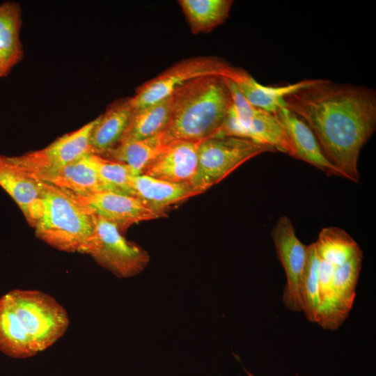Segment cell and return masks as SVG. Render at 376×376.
Instances as JSON below:
<instances>
[{"label": "cell", "instance_id": "cell-2", "mask_svg": "<svg viewBox=\"0 0 376 376\" xmlns=\"http://www.w3.org/2000/svg\"><path fill=\"white\" fill-rule=\"evenodd\" d=\"M65 309L36 290H13L0 297V351L17 359L33 357L66 331Z\"/></svg>", "mask_w": 376, "mask_h": 376}, {"label": "cell", "instance_id": "cell-25", "mask_svg": "<svg viewBox=\"0 0 376 376\" xmlns=\"http://www.w3.org/2000/svg\"><path fill=\"white\" fill-rule=\"evenodd\" d=\"M320 260L314 243L308 245V257L301 288V312L312 323H316L320 309Z\"/></svg>", "mask_w": 376, "mask_h": 376}, {"label": "cell", "instance_id": "cell-11", "mask_svg": "<svg viewBox=\"0 0 376 376\" xmlns=\"http://www.w3.org/2000/svg\"><path fill=\"white\" fill-rule=\"evenodd\" d=\"M233 136L272 146L294 157L292 144L280 120L269 112L258 109L248 117L237 116L231 109L218 132L213 136Z\"/></svg>", "mask_w": 376, "mask_h": 376}, {"label": "cell", "instance_id": "cell-17", "mask_svg": "<svg viewBox=\"0 0 376 376\" xmlns=\"http://www.w3.org/2000/svg\"><path fill=\"white\" fill-rule=\"evenodd\" d=\"M198 194L189 184L172 183L144 174L135 175L130 182V196L159 212H165L169 206Z\"/></svg>", "mask_w": 376, "mask_h": 376}, {"label": "cell", "instance_id": "cell-27", "mask_svg": "<svg viewBox=\"0 0 376 376\" xmlns=\"http://www.w3.org/2000/svg\"><path fill=\"white\" fill-rule=\"evenodd\" d=\"M246 373H247V376H255L254 375H253L249 371H246Z\"/></svg>", "mask_w": 376, "mask_h": 376}, {"label": "cell", "instance_id": "cell-10", "mask_svg": "<svg viewBox=\"0 0 376 376\" xmlns=\"http://www.w3.org/2000/svg\"><path fill=\"white\" fill-rule=\"evenodd\" d=\"M95 120L61 136L46 148L17 156V159L36 175L61 169L91 154L89 138Z\"/></svg>", "mask_w": 376, "mask_h": 376}, {"label": "cell", "instance_id": "cell-26", "mask_svg": "<svg viewBox=\"0 0 376 376\" xmlns=\"http://www.w3.org/2000/svg\"><path fill=\"white\" fill-rule=\"evenodd\" d=\"M91 159L100 179L107 191L130 195L132 179L139 174L121 162L92 154Z\"/></svg>", "mask_w": 376, "mask_h": 376}, {"label": "cell", "instance_id": "cell-12", "mask_svg": "<svg viewBox=\"0 0 376 376\" xmlns=\"http://www.w3.org/2000/svg\"><path fill=\"white\" fill-rule=\"evenodd\" d=\"M72 194L91 212L112 222L120 231L133 224L166 216L165 212L154 210L125 194L102 191L83 196Z\"/></svg>", "mask_w": 376, "mask_h": 376}, {"label": "cell", "instance_id": "cell-16", "mask_svg": "<svg viewBox=\"0 0 376 376\" xmlns=\"http://www.w3.org/2000/svg\"><path fill=\"white\" fill-rule=\"evenodd\" d=\"M36 176L45 182L76 195L107 191L96 172L91 154L61 169Z\"/></svg>", "mask_w": 376, "mask_h": 376}, {"label": "cell", "instance_id": "cell-23", "mask_svg": "<svg viewBox=\"0 0 376 376\" xmlns=\"http://www.w3.org/2000/svg\"><path fill=\"white\" fill-rule=\"evenodd\" d=\"M166 144L162 132L150 138L120 143L101 157L125 163L141 174Z\"/></svg>", "mask_w": 376, "mask_h": 376}, {"label": "cell", "instance_id": "cell-22", "mask_svg": "<svg viewBox=\"0 0 376 376\" xmlns=\"http://www.w3.org/2000/svg\"><path fill=\"white\" fill-rule=\"evenodd\" d=\"M362 261L363 252L359 249L347 261L334 267L333 286L335 304L342 322L348 317L355 299Z\"/></svg>", "mask_w": 376, "mask_h": 376}, {"label": "cell", "instance_id": "cell-4", "mask_svg": "<svg viewBox=\"0 0 376 376\" xmlns=\"http://www.w3.org/2000/svg\"><path fill=\"white\" fill-rule=\"evenodd\" d=\"M36 235L63 251L85 253L94 232L93 213L71 192L45 182Z\"/></svg>", "mask_w": 376, "mask_h": 376}, {"label": "cell", "instance_id": "cell-5", "mask_svg": "<svg viewBox=\"0 0 376 376\" xmlns=\"http://www.w3.org/2000/svg\"><path fill=\"white\" fill-rule=\"evenodd\" d=\"M275 151L269 145L233 136L203 140L198 145L197 168L190 185L198 194L203 193L252 157Z\"/></svg>", "mask_w": 376, "mask_h": 376}, {"label": "cell", "instance_id": "cell-14", "mask_svg": "<svg viewBox=\"0 0 376 376\" xmlns=\"http://www.w3.org/2000/svg\"><path fill=\"white\" fill-rule=\"evenodd\" d=\"M283 126L295 150L294 157L318 168L329 175L345 178L324 155L314 133L299 116L285 107L275 115Z\"/></svg>", "mask_w": 376, "mask_h": 376}, {"label": "cell", "instance_id": "cell-24", "mask_svg": "<svg viewBox=\"0 0 376 376\" xmlns=\"http://www.w3.org/2000/svg\"><path fill=\"white\" fill-rule=\"evenodd\" d=\"M314 244L319 258L335 267L345 263L360 249L347 232L336 226L322 228Z\"/></svg>", "mask_w": 376, "mask_h": 376}, {"label": "cell", "instance_id": "cell-18", "mask_svg": "<svg viewBox=\"0 0 376 376\" xmlns=\"http://www.w3.org/2000/svg\"><path fill=\"white\" fill-rule=\"evenodd\" d=\"M227 77L237 85L251 105L274 115L280 108L285 107L283 100L286 95L308 84L311 80H303L281 86H264L244 70L235 67Z\"/></svg>", "mask_w": 376, "mask_h": 376}, {"label": "cell", "instance_id": "cell-19", "mask_svg": "<svg viewBox=\"0 0 376 376\" xmlns=\"http://www.w3.org/2000/svg\"><path fill=\"white\" fill-rule=\"evenodd\" d=\"M22 24L19 3L7 1L0 4V79L8 76L24 57L20 40Z\"/></svg>", "mask_w": 376, "mask_h": 376}, {"label": "cell", "instance_id": "cell-3", "mask_svg": "<svg viewBox=\"0 0 376 376\" xmlns=\"http://www.w3.org/2000/svg\"><path fill=\"white\" fill-rule=\"evenodd\" d=\"M164 141H201L214 136L232 106L224 77L210 75L194 79L172 95Z\"/></svg>", "mask_w": 376, "mask_h": 376}, {"label": "cell", "instance_id": "cell-8", "mask_svg": "<svg viewBox=\"0 0 376 376\" xmlns=\"http://www.w3.org/2000/svg\"><path fill=\"white\" fill-rule=\"evenodd\" d=\"M272 240L277 258L286 276L282 300L291 311L301 312V288L308 257V245L297 237L290 219L281 217L273 227Z\"/></svg>", "mask_w": 376, "mask_h": 376}, {"label": "cell", "instance_id": "cell-1", "mask_svg": "<svg viewBox=\"0 0 376 376\" xmlns=\"http://www.w3.org/2000/svg\"><path fill=\"white\" fill-rule=\"evenodd\" d=\"M283 101L286 109L309 126L328 160L345 178L358 182L359 156L376 128L375 91L311 79Z\"/></svg>", "mask_w": 376, "mask_h": 376}, {"label": "cell", "instance_id": "cell-7", "mask_svg": "<svg viewBox=\"0 0 376 376\" xmlns=\"http://www.w3.org/2000/svg\"><path fill=\"white\" fill-rule=\"evenodd\" d=\"M233 66L214 56H198L182 60L139 86L130 97L133 110L157 103L171 96L189 81L205 76L228 77Z\"/></svg>", "mask_w": 376, "mask_h": 376}, {"label": "cell", "instance_id": "cell-21", "mask_svg": "<svg viewBox=\"0 0 376 376\" xmlns=\"http://www.w3.org/2000/svg\"><path fill=\"white\" fill-rule=\"evenodd\" d=\"M179 3L194 34L211 31L228 17L231 0H180Z\"/></svg>", "mask_w": 376, "mask_h": 376}, {"label": "cell", "instance_id": "cell-20", "mask_svg": "<svg viewBox=\"0 0 376 376\" xmlns=\"http://www.w3.org/2000/svg\"><path fill=\"white\" fill-rule=\"evenodd\" d=\"M171 102V95L153 104L133 110L120 143L150 138L163 132L169 122Z\"/></svg>", "mask_w": 376, "mask_h": 376}, {"label": "cell", "instance_id": "cell-15", "mask_svg": "<svg viewBox=\"0 0 376 376\" xmlns=\"http://www.w3.org/2000/svg\"><path fill=\"white\" fill-rule=\"evenodd\" d=\"M133 112L130 97L119 100L95 119L91 131V153L102 156L121 141Z\"/></svg>", "mask_w": 376, "mask_h": 376}, {"label": "cell", "instance_id": "cell-6", "mask_svg": "<svg viewBox=\"0 0 376 376\" xmlns=\"http://www.w3.org/2000/svg\"><path fill=\"white\" fill-rule=\"evenodd\" d=\"M94 232L86 254L118 278L141 273L150 261L148 253L127 240L116 225L93 214Z\"/></svg>", "mask_w": 376, "mask_h": 376}, {"label": "cell", "instance_id": "cell-13", "mask_svg": "<svg viewBox=\"0 0 376 376\" xmlns=\"http://www.w3.org/2000/svg\"><path fill=\"white\" fill-rule=\"evenodd\" d=\"M200 142L175 141L167 143L141 174L172 183L190 185L197 168Z\"/></svg>", "mask_w": 376, "mask_h": 376}, {"label": "cell", "instance_id": "cell-9", "mask_svg": "<svg viewBox=\"0 0 376 376\" xmlns=\"http://www.w3.org/2000/svg\"><path fill=\"white\" fill-rule=\"evenodd\" d=\"M0 187L14 200L27 222L34 227L43 206L45 182L17 156L0 154Z\"/></svg>", "mask_w": 376, "mask_h": 376}]
</instances>
